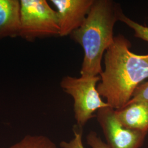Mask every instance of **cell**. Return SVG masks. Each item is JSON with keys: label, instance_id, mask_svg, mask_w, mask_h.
Here are the masks:
<instances>
[{"label": "cell", "instance_id": "4", "mask_svg": "<svg viewBox=\"0 0 148 148\" xmlns=\"http://www.w3.org/2000/svg\"><path fill=\"white\" fill-rule=\"evenodd\" d=\"M19 37L28 42L59 35L56 11L45 0L20 1Z\"/></svg>", "mask_w": 148, "mask_h": 148}, {"label": "cell", "instance_id": "8", "mask_svg": "<svg viewBox=\"0 0 148 148\" xmlns=\"http://www.w3.org/2000/svg\"><path fill=\"white\" fill-rule=\"evenodd\" d=\"M20 11V1L0 0V40L19 37Z\"/></svg>", "mask_w": 148, "mask_h": 148}, {"label": "cell", "instance_id": "6", "mask_svg": "<svg viewBox=\"0 0 148 148\" xmlns=\"http://www.w3.org/2000/svg\"><path fill=\"white\" fill-rule=\"evenodd\" d=\"M95 0H52L56 8L59 36L70 35L84 23Z\"/></svg>", "mask_w": 148, "mask_h": 148}, {"label": "cell", "instance_id": "11", "mask_svg": "<svg viewBox=\"0 0 148 148\" xmlns=\"http://www.w3.org/2000/svg\"><path fill=\"white\" fill-rule=\"evenodd\" d=\"M74 137L69 142L62 141L60 143V147L62 148H85L84 147L82 137V128L77 125L75 126L73 129Z\"/></svg>", "mask_w": 148, "mask_h": 148}, {"label": "cell", "instance_id": "12", "mask_svg": "<svg viewBox=\"0 0 148 148\" xmlns=\"http://www.w3.org/2000/svg\"><path fill=\"white\" fill-rule=\"evenodd\" d=\"M148 101V81L139 85L130 101Z\"/></svg>", "mask_w": 148, "mask_h": 148}, {"label": "cell", "instance_id": "7", "mask_svg": "<svg viewBox=\"0 0 148 148\" xmlns=\"http://www.w3.org/2000/svg\"><path fill=\"white\" fill-rule=\"evenodd\" d=\"M117 120L124 127L148 132V101H129L115 110Z\"/></svg>", "mask_w": 148, "mask_h": 148}, {"label": "cell", "instance_id": "13", "mask_svg": "<svg viewBox=\"0 0 148 148\" xmlns=\"http://www.w3.org/2000/svg\"><path fill=\"white\" fill-rule=\"evenodd\" d=\"M86 140L87 144L92 148H109L107 144L104 142L94 131H90L87 134Z\"/></svg>", "mask_w": 148, "mask_h": 148}, {"label": "cell", "instance_id": "1", "mask_svg": "<svg viewBox=\"0 0 148 148\" xmlns=\"http://www.w3.org/2000/svg\"><path fill=\"white\" fill-rule=\"evenodd\" d=\"M131 44L122 35L114 37L104 55V69L97 89L114 110L130 101L135 90L148 78V54L132 52Z\"/></svg>", "mask_w": 148, "mask_h": 148}, {"label": "cell", "instance_id": "2", "mask_svg": "<svg viewBox=\"0 0 148 148\" xmlns=\"http://www.w3.org/2000/svg\"><path fill=\"white\" fill-rule=\"evenodd\" d=\"M121 8L110 0H95L84 23L71 37L81 46L84 57L81 76H99L104 53L114 41V27Z\"/></svg>", "mask_w": 148, "mask_h": 148}, {"label": "cell", "instance_id": "10", "mask_svg": "<svg viewBox=\"0 0 148 148\" xmlns=\"http://www.w3.org/2000/svg\"><path fill=\"white\" fill-rule=\"evenodd\" d=\"M119 21L126 24L128 27L133 29L134 32V36L144 41L148 42V27L144 26L136 21H133L127 16H125L122 11L119 14Z\"/></svg>", "mask_w": 148, "mask_h": 148}, {"label": "cell", "instance_id": "3", "mask_svg": "<svg viewBox=\"0 0 148 148\" xmlns=\"http://www.w3.org/2000/svg\"><path fill=\"white\" fill-rule=\"evenodd\" d=\"M100 76L94 77H64L60 87L74 99V117L79 127L82 128L93 114L100 109L109 106L103 101L97 89Z\"/></svg>", "mask_w": 148, "mask_h": 148}, {"label": "cell", "instance_id": "5", "mask_svg": "<svg viewBox=\"0 0 148 148\" xmlns=\"http://www.w3.org/2000/svg\"><path fill=\"white\" fill-rule=\"evenodd\" d=\"M97 119L109 148H140L148 133L124 127L110 106L98 110Z\"/></svg>", "mask_w": 148, "mask_h": 148}, {"label": "cell", "instance_id": "9", "mask_svg": "<svg viewBox=\"0 0 148 148\" xmlns=\"http://www.w3.org/2000/svg\"><path fill=\"white\" fill-rule=\"evenodd\" d=\"M9 148H58L47 136L28 134Z\"/></svg>", "mask_w": 148, "mask_h": 148}]
</instances>
